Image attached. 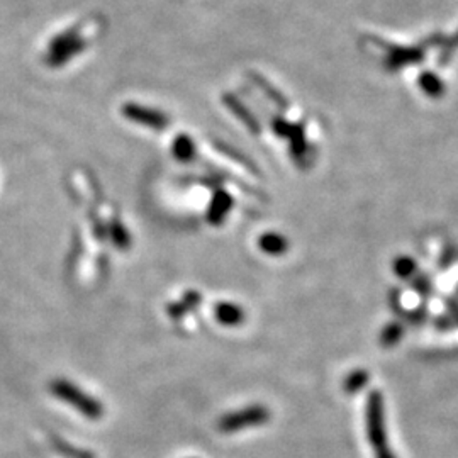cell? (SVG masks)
Returning <instances> with one entry per match:
<instances>
[{
    "label": "cell",
    "mask_w": 458,
    "mask_h": 458,
    "mask_svg": "<svg viewBox=\"0 0 458 458\" xmlns=\"http://www.w3.org/2000/svg\"><path fill=\"white\" fill-rule=\"evenodd\" d=\"M422 87H425V90L428 92L431 95H436L440 92V83L435 80L433 77H428V78H422Z\"/></svg>",
    "instance_id": "cell-15"
},
{
    "label": "cell",
    "mask_w": 458,
    "mask_h": 458,
    "mask_svg": "<svg viewBox=\"0 0 458 458\" xmlns=\"http://www.w3.org/2000/svg\"><path fill=\"white\" fill-rule=\"evenodd\" d=\"M268 421H270V411L262 404H255V406H246L243 409H238V411L224 414L218 421V430L224 435H233L248 428H257V426L265 425Z\"/></svg>",
    "instance_id": "cell-3"
},
{
    "label": "cell",
    "mask_w": 458,
    "mask_h": 458,
    "mask_svg": "<svg viewBox=\"0 0 458 458\" xmlns=\"http://www.w3.org/2000/svg\"><path fill=\"white\" fill-rule=\"evenodd\" d=\"M51 442H53V448H55V450L65 458H97L94 453L83 450V448L73 447V444H70L67 440L58 438V436L55 435L51 436Z\"/></svg>",
    "instance_id": "cell-10"
},
{
    "label": "cell",
    "mask_w": 458,
    "mask_h": 458,
    "mask_svg": "<svg viewBox=\"0 0 458 458\" xmlns=\"http://www.w3.org/2000/svg\"><path fill=\"white\" fill-rule=\"evenodd\" d=\"M224 102H226L228 107L236 114L238 119H241V121H243L245 124L250 127V131H253V133H258V127H260L258 122L252 117V114L246 111V107L243 104L238 102V100L233 95H224Z\"/></svg>",
    "instance_id": "cell-12"
},
{
    "label": "cell",
    "mask_w": 458,
    "mask_h": 458,
    "mask_svg": "<svg viewBox=\"0 0 458 458\" xmlns=\"http://www.w3.org/2000/svg\"><path fill=\"white\" fill-rule=\"evenodd\" d=\"M122 114H124L127 121H133L139 126L151 127L155 131H163L170 124V119L166 114L156 111V109L144 107V105L139 104H126L122 107Z\"/></svg>",
    "instance_id": "cell-5"
},
{
    "label": "cell",
    "mask_w": 458,
    "mask_h": 458,
    "mask_svg": "<svg viewBox=\"0 0 458 458\" xmlns=\"http://www.w3.org/2000/svg\"><path fill=\"white\" fill-rule=\"evenodd\" d=\"M233 201L228 193L218 192L213 199V204L209 207V221L214 224V226H219L223 223V219L226 218L229 209H231Z\"/></svg>",
    "instance_id": "cell-8"
},
{
    "label": "cell",
    "mask_w": 458,
    "mask_h": 458,
    "mask_svg": "<svg viewBox=\"0 0 458 458\" xmlns=\"http://www.w3.org/2000/svg\"><path fill=\"white\" fill-rule=\"evenodd\" d=\"M83 48H85V41L80 39L78 29H70L67 33L60 34L58 38L53 39L46 61L51 67H60V65L67 63L72 56L78 55Z\"/></svg>",
    "instance_id": "cell-4"
},
{
    "label": "cell",
    "mask_w": 458,
    "mask_h": 458,
    "mask_svg": "<svg viewBox=\"0 0 458 458\" xmlns=\"http://www.w3.org/2000/svg\"><path fill=\"white\" fill-rule=\"evenodd\" d=\"M215 319L223 326H238L245 321L243 307L235 302H219L214 309Z\"/></svg>",
    "instance_id": "cell-6"
},
{
    "label": "cell",
    "mask_w": 458,
    "mask_h": 458,
    "mask_svg": "<svg viewBox=\"0 0 458 458\" xmlns=\"http://www.w3.org/2000/svg\"><path fill=\"white\" fill-rule=\"evenodd\" d=\"M171 153H174V156L177 158L179 161H183V163L192 161L193 156H196V144H193L191 136L187 134L177 136L174 141V144H171Z\"/></svg>",
    "instance_id": "cell-9"
},
{
    "label": "cell",
    "mask_w": 458,
    "mask_h": 458,
    "mask_svg": "<svg viewBox=\"0 0 458 458\" xmlns=\"http://www.w3.org/2000/svg\"><path fill=\"white\" fill-rule=\"evenodd\" d=\"M258 246L262 248L263 253L272 255V257H279V255H284L287 252L289 243L279 233H265V235H262V238H260Z\"/></svg>",
    "instance_id": "cell-7"
},
{
    "label": "cell",
    "mask_w": 458,
    "mask_h": 458,
    "mask_svg": "<svg viewBox=\"0 0 458 458\" xmlns=\"http://www.w3.org/2000/svg\"><path fill=\"white\" fill-rule=\"evenodd\" d=\"M50 390L55 398H58L61 403L68 404L73 409H77L83 417L92 421H99L104 416V406L95 398L82 390L73 382L67 378H56L50 384Z\"/></svg>",
    "instance_id": "cell-1"
},
{
    "label": "cell",
    "mask_w": 458,
    "mask_h": 458,
    "mask_svg": "<svg viewBox=\"0 0 458 458\" xmlns=\"http://www.w3.org/2000/svg\"><path fill=\"white\" fill-rule=\"evenodd\" d=\"M367 435L376 458H395L387 442L384 400L378 392H372L367 403Z\"/></svg>",
    "instance_id": "cell-2"
},
{
    "label": "cell",
    "mask_w": 458,
    "mask_h": 458,
    "mask_svg": "<svg viewBox=\"0 0 458 458\" xmlns=\"http://www.w3.org/2000/svg\"><path fill=\"white\" fill-rule=\"evenodd\" d=\"M109 229H111L112 243L116 246H119V248H127V246L131 245L129 235H127V231L124 229V226L121 224V221L112 223L111 226H109Z\"/></svg>",
    "instance_id": "cell-13"
},
{
    "label": "cell",
    "mask_w": 458,
    "mask_h": 458,
    "mask_svg": "<svg viewBox=\"0 0 458 458\" xmlns=\"http://www.w3.org/2000/svg\"><path fill=\"white\" fill-rule=\"evenodd\" d=\"M201 301H202V296H199L196 290H191V292L185 294L182 301L169 306V314L171 318H180V316H183L185 312H191Z\"/></svg>",
    "instance_id": "cell-11"
},
{
    "label": "cell",
    "mask_w": 458,
    "mask_h": 458,
    "mask_svg": "<svg viewBox=\"0 0 458 458\" xmlns=\"http://www.w3.org/2000/svg\"><path fill=\"white\" fill-rule=\"evenodd\" d=\"M365 382H367V373H365V372H356V373H351V376L346 378L345 387H346V390L355 392L356 389H360V387H362Z\"/></svg>",
    "instance_id": "cell-14"
}]
</instances>
